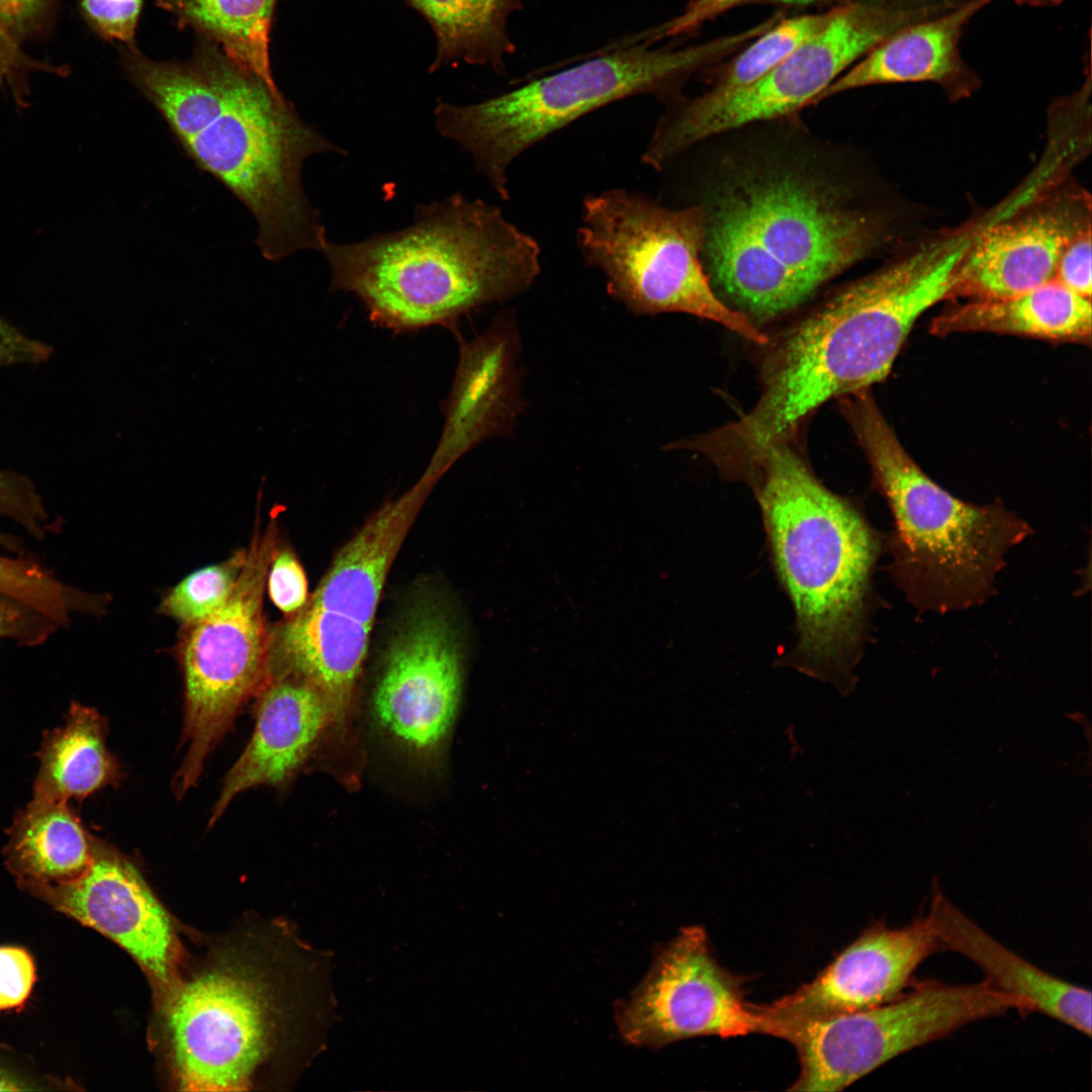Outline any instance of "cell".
<instances>
[{
    "label": "cell",
    "instance_id": "cell-27",
    "mask_svg": "<svg viewBox=\"0 0 1092 1092\" xmlns=\"http://www.w3.org/2000/svg\"><path fill=\"white\" fill-rule=\"evenodd\" d=\"M422 13L437 37L433 69L465 62L505 70V58L515 52L508 32L510 16L522 0H407Z\"/></svg>",
    "mask_w": 1092,
    "mask_h": 1092
},
{
    "label": "cell",
    "instance_id": "cell-19",
    "mask_svg": "<svg viewBox=\"0 0 1092 1092\" xmlns=\"http://www.w3.org/2000/svg\"><path fill=\"white\" fill-rule=\"evenodd\" d=\"M255 696L254 733L224 778L209 825L219 819L240 793L289 779L336 716L322 691L287 671L270 670Z\"/></svg>",
    "mask_w": 1092,
    "mask_h": 1092
},
{
    "label": "cell",
    "instance_id": "cell-17",
    "mask_svg": "<svg viewBox=\"0 0 1092 1092\" xmlns=\"http://www.w3.org/2000/svg\"><path fill=\"white\" fill-rule=\"evenodd\" d=\"M1086 195L1065 192L1010 218L980 226L954 274L948 299L1014 296L1055 280L1059 259L1090 228Z\"/></svg>",
    "mask_w": 1092,
    "mask_h": 1092
},
{
    "label": "cell",
    "instance_id": "cell-39",
    "mask_svg": "<svg viewBox=\"0 0 1092 1092\" xmlns=\"http://www.w3.org/2000/svg\"><path fill=\"white\" fill-rule=\"evenodd\" d=\"M35 1083L23 1078L15 1072L0 1067V1091H30L38 1090Z\"/></svg>",
    "mask_w": 1092,
    "mask_h": 1092
},
{
    "label": "cell",
    "instance_id": "cell-12",
    "mask_svg": "<svg viewBox=\"0 0 1092 1092\" xmlns=\"http://www.w3.org/2000/svg\"><path fill=\"white\" fill-rule=\"evenodd\" d=\"M281 995L263 968L235 956L174 985L165 1029L180 1088L248 1090L285 1027L287 1008Z\"/></svg>",
    "mask_w": 1092,
    "mask_h": 1092
},
{
    "label": "cell",
    "instance_id": "cell-13",
    "mask_svg": "<svg viewBox=\"0 0 1092 1092\" xmlns=\"http://www.w3.org/2000/svg\"><path fill=\"white\" fill-rule=\"evenodd\" d=\"M615 1017L626 1042L649 1048L741 1036L759 1032L760 1025L741 980L720 966L699 925L680 929L663 947L630 997L617 1004Z\"/></svg>",
    "mask_w": 1092,
    "mask_h": 1092
},
{
    "label": "cell",
    "instance_id": "cell-25",
    "mask_svg": "<svg viewBox=\"0 0 1092 1092\" xmlns=\"http://www.w3.org/2000/svg\"><path fill=\"white\" fill-rule=\"evenodd\" d=\"M106 720L93 708L73 702L65 724L46 731L36 753L39 769L33 797L82 801L115 784L119 765L106 747Z\"/></svg>",
    "mask_w": 1092,
    "mask_h": 1092
},
{
    "label": "cell",
    "instance_id": "cell-26",
    "mask_svg": "<svg viewBox=\"0 0 1092 1092\" xmlns=\"http://www.w3.org/2000/svg\"><path fill=\"white\" fill-rule=\"evenodd\" d=\"M277 0H157L179 28L192 29L240 67L277 87L270 34Z\"/></svg>",
    "mask_w": 1092,
    "mask_h": 1092
},
{
    "label": "cell",
    "instance_id": "cell-36",
    "mask_svg": "<svg viewBox=\"0 0 1092 1092\" xmlns=\"http://www.w3.org/2000/svg\"><path fill=\"white\" fill-rule=\"evenodd\" d=\"M1055 280L1071 291L1091 298V226L1065 248L1057 265Z\"/></svg>",
    "mask_w": 1092,
    "mask_h": 1092
},
{
    "label": "cell",
    "instance_id": "cell-14",
    "mask_svg": "<svg viewBox=\"0 0 1092 1092\" xmlns=\"http://www.w3.org/2000/svg\"><path fill=\"white\" fill-rule=\"evenodd\" d=\"M462 688L458 638L445 610L420 603L389 643L373 707L380 724L417 750L438 746L457 712Z\"/></svg>",
    "mask_w": 1092,
    "mask_h": 1092
},
{
    "label": "cell",
    "instance_id": "cell-34",
    "mask_svg": "<svg viewBox=\"0 0 1092 1092\" xmlns=\"http://www.w3.org/2000/svg\"><path fill=\"white\" fill-rule=\"evenodd\" d=\"M266 584L271 601L286 617L302 609L309 597L305 572L288 548H275Z\"/></svg>",
    "mask_w": 1092,
    "mask_h": 1092
},
{
    "label": "cell",
    "instance_id": "cell-23",
    "mask_svg": "<svg viewBox=\"0 0 1092 1092\" xmlns=\"http://www.w3.org/2000/svg\"><path fill=\"white\" fill-rule=\"evenodd\" d=\"M1091 315L1090 298L1053 280L1014 296L953 305L933 318L929 332L938 337L989 332L1089 345Z\"/></svg>",
    "mask_w": 1092,
    "mask_h": 1092
},
{
    "label": "cell",
    "instance_id": "cell-29",
    "mask_svg": "<svg viewBox=\"0 0 1092 1092\" xmlns=\"http://www.w3.org/2000/svg\"><path fill=\"white\" fill-rule=\"evenodd\" d=\"M246 559L247 549H240L220 563L192 572L164 597L160 612L185 627L207 618L232 595Z\"/></svg>",
    "mask_w": 1092,
    "mask_h": 1092
},
{
    "label": "cell",
    "instance_id": "cell-5",
    "mask_svg": "<svg viewBox=\"0 0 1092 1092\" xmlns=\"http://www.w3.org/2000/svg\"><path fill=\"white\" fill-rule=\"evenodd\" d=\"M743 479L760 506L775 568L795 611L798 642L784 662L846 696L854 687L879 536L790 443L765 450Z\"/></svg>",
    "mask_w": 1092,
    "mask_h": 1092
},
{
    "label": "cell",
    "instance_id": "cell-11",
    "mask_svg": "<svg viewBox=\"0 0 1092 1092\" xmlns=\"http://www.w3.org/2000/svg\"><path fill=\"white\" fill-rule=\"evenodd\" d=\"M1014 998L985 980L948 985L926 981L866 1010L806 1021H761L760 1032L790 1041L801 1072L791 1091H840L885 1063L957 1029L1009 1010Z\"/></svg>",
    "mask_w": 1092,
    "mask_h": 1092
},
{
    "label": "cell",
    "instance_id": "cell-7",
    "mask_svg": "<svg viewBox=\"0 0 1092 1092\" xmlns=\"http://www.w3.org/2000/svg\"><path fill=\"white\" fill-rule=\"evenodd\" d=\"M740 32L675 49L629 44L468 105L439 101L435 126L471 157L503 200L514 161L547 136L613 102L650 95L665 104L682 96L704 68L738 52Z\"/></svg>",
    "mask_w": 1092,
    "mask_h": 1092
},
{
    "label": "cell",
    "instance_id": "cell-8",
    "mask_svg": "<svg viewBox=\"0 0 1092 1092\" xmlns=\"http://www.w3.org/2000/svg\"><path fill=\"white\" fill-rule=\"evenodd\" d=\"M705 236L700 203L671 208L642 191L610 188L584 196L576 246L584 263L605 277L610 297L631 313H688L768 344L712 288L703 263Z\"/></svg>",
    "mask_w": 1092,
    "mask_h": 1092
},
{
    "label": "cell",
    "instance_id": "cell-41",
    "mask_svg": "<svg viewBox=\"0 0 1092 1092\" xmlns=\"http://www.w3.org/2000/svg\"><path fill=\"white\" fill-rule=\"evenodd\" d=\"M1018 6L1027 7H1055L1061 5L1065 0H1013Z\"/></svg>",
    "mask_w": 1092,
    "mask_h": 1092
},
{
    "label": "cell",
    "instance_id": "cell-2",
    "mask_svg": "<svg viewBox=\"0 0 1092 1092\" xmlns=\"http://www.w3.org/2000/svg\"><path fill=\"white\" fill-rule=\"evenodd\" d=\"M846 186L809 164L769 156L718 175L700 203L703 260L753 324L798 307L882 243L883 220L852 205Z\"/></svg>",
    "mask_w": 1092,
    "mask_h": 1092
},
{
    "label": "cell",
    "instance_id": "cell-21",
    "mask_svg": "<svg viewBox=\"0 0 1092 1092\" xmlns=\"http://www.w3.org/2000/svg\"><path fill=\"white\" fill-rule=\"evenodd\" d=\"M942 949L953 950L985 974L993 988L1090 1036L1091 992L1054 977L999 943L934 889L926 915Z\"/></svg>",
    "mask_w": 1092,
    "mask_h": 1092
},
{
    "label": "cell",
    "instance_id": "cell-22",
    "mask_svg": "<svg viewBox=\"0 0 1092 1092\" xmlns=\"http://www.w3.org/2000/svg\"><path fill=\"white\" fill-rule=\"evenodd\" d=\"M403 541L395 522L369 518L337 553L301 615L332 635L368 648L381 594Z\"/></svg>",
    "mask_w": 1092,
    "mask_h": 1092
},
{
    "label": "cell",
    "instance_id": "cell-31",
    "mask_svg": "<svg viewBox=\"0 0 1092 1092\" xmlns=\"http://www.w3.org/2000/svg\"><path fill=\"white\" fill-rule=\"evenodd\" d=\"M0 515L13 520L36 539H42L50 528V518L32 483L12 472L0 471ZM0 545L17 549L16 542L2 533Z\"/></svg>",
    "mask_w": 1092,
    "mask_h": 1092
},
{
    "label": "cell",
    "instance_id": "cell-15",
    "mask_svg": "<svg viewBox=\"0 0 1092 1092\" xmlns=\"http://www.w3.org/2000/svg\"><path fill=\"white\" fill-rule=\"evenodd\" d=\"M123 947L157 985H175L178 943L167 913L139 872L93 837L92 859L74 880L26 889Z\"/></svg>",
    "mask_w": 1092,
    "mask_h": 1092
},
{
    "label": "cell",
    "instance_id": "cell-20",
    "mask_svg": "<svg viewBox=\"0 0 1092 1092\" xmlns=\"http://www.w3.org/2000/svg\"><path fill=\"white\" fill-rule=\"evenodd\" d=\"M992 1H961L900 28L833 81L811 105L848 90L894 83H934L953 98L969 96L980 79L964 60L960 42L968 23Z\"/></svg>",
    "mask_w": 1092,
    "mask_h": 1092
},
{
    "label": "cell",
    "instance_id": "cell-9",
    "mask_svg": "<svg viewBox=\"0 0 1092 1092\" xmlns=\"http://www.w3.org/2000/svg\"><path fill=\"white\" fill-rule=\"evenodd\" d=\"M934 14L936 10L928 6L842 3L821 30L752 83L728 91L708 90L693 98L681 96L665 104L641 162L661 170L708 138L811 105L884 39Z\"/></svg>",
    "mask_w": 1092,
    "mask_h": 1092
},
{
    "label": "cell",
    "instance_id": "cell-38",
    "mask_svg": "<svg viewBox=\"0 0 1092 1092\" xmlns=\"http://www.w3.org/2000/svg\"><path fill=\"white\" fill-rule=\"evenodd\" d=\"M51 348L0 318V364L34 363L47 359Z\"/></svg>",
    "mask_w": 1092,
    "mask_h": 1092
},
{
    "label": "cell",
    "instance_id": "cell-6",
    "mask_svg": "<svg viewBox=\"0 0 1092 1092\" xmlns=\"http://www.w3.org/2000/svg\"><path fill=\"white\" fill-rule=\"evenodd\" d=\"M840 406L890 508L891 573L907 602L936 614L984 604L1030 526L1001 503H967L935 483L903 448L870 389L841 397Z\"/></svg>",
    "mask_w": 1092,
    "mask_h": 1092
},
{
    "label": "cell",
    "instance_id": "cell-33",
    "mask_svg": "<svg viewBox=\"0 0 1092 1092\" xmlns=\"http://www.w3.org/2000/svg\"><path fill=\"white\" fill-rule=\"evenodd\" d=\"M60 625L42 611L0 592V639H10L22 647L46 642Z\"/></svg>",
    "mask_w": 1092,
    "mask_h": 1092
},
{
    "label": "cell",
    "instance_id": "cell-4",
    "mask_svg": "<svg viewBox=\"0 0 1092 1092\" xmlns=\"http://www.w3.org/2000/svg\"><path fill=\"white\" fill-rule=\"evenodd\" d=\"M332 291L354 294L370 321L395 333L454 327L465 314L530 290L538 241L502 209L462 193L420 204L404 229L322 250Z\"/></svg>",
    "mask_w": 1092,
    "mask_h": 1092
},
{
    "label": "cell",
    "instance_id": "cell-32",
    "mask_svg": "<svg viewBox=\"0 0 1092 1092\" xmlns=\"http://www.w3.org/2000/svg\"><path fill=\"white\" fill-rule=\"evenodd\" d=\"M144 0H81L84 17L103 39L134 47Z\"/></svg>",
    "mask_w": 1092,
    "mask_h": 1092
},
{
    "label": "cell",
    "instance_id": "cell-28",
    "mask_svg": "<svg viewBox=\"0 0 1092 1092\" xmlns=\"http://www.w3.org/2000/svg\"><path fill=\"white\" fill-rule=\"evenodd\" d=\"M836 7L824 13L781 18L755 37L718 74L711 91L743 87L779 65L832 18Z\"/></svg>",
    "mask_w": 1092,
    "mask_h": 1092
},
{
    "label": "cell",
    "instance_id": "cell-16",
    "mask_svg": "<svg viewBox=\"0 0 1092 1092\" xmlns=\"http://www.w3.org/2000/svg\"><path fill=\"white\" fill-rule=\"evenodd\" d=\"M941 949L926 915L900 928L877 923L811 982L753 1008L762 1021L815 1020L874 1008L902 995L918 967Z\"/></svg>",
    "mask_w": 1092,
    "mask_h": 1092
},
{
    "label": "cell",
    "instance_id": "cell-42",
    "mask_svg": "<svg viewBox=\"0 0 1092 1092\" xmlns=\"http://www.w3.org/2000/svg\"><path fill=\"white\" fill-rule=\"evenodd\" d=\"M819 0H748L747 3L766 2V3H776V4H783V5L804 6V5H809V4L816 3Z\"/></svg>",
    "mask_w": 1092,
    "mask_h": 1092
},
{
    "label": "cell",
    "instance_id": "cell-10",
    "mask_svg": "<svg viewBox=\"0 0 1092 1092\" xmlns=\"http://www.w3.org/2000/svg\"><path fill=\"white\" fill-rule=\"evenodd\" d=\"M277 526L255 527L247 559L225 603L186 626L179 650L185 682L186 755L173 779L182 797L200 778L204 761L269 673L271 629L263 610Z\"/></svg>",
    "mask_w": 1092,
    "mask_h": 1092
},
{
    "label": "cell",
    "instance_id": "cell-37",
    "mask_svg": "<svg viewBox=\"0 0 1092 1092\" xmlns=\"http://www.w3.org/2000/svg\"><path fill=\"white\" fill-rule=\"evenodd\" d=\"M748 0H690L679 15L654 28L647 38L651 43L664 37H674L697 30L707 21Z\"/></svg>",
    "mask_w": 1092,
    "mask_h": 1092
},
{
    "label": "cell",
    "instance_id": "cell-35",
    "mask_svg": "<svg viewBox=\"0 0 1092 1092\" xmlns=\"http://www.w3.org/2000/svg\"><path fill=\"white\" fill-rule=\"evenodd\" d=\"M34 981V963L25 949L0 947V1011L22 1006Z\"/></svg>",
    "mask_w": 1092,
    "mask_h": 1092
},
{
    "label": "cell",
    "instance_id": "cell-40",
    "mask_svg": "<svg viewBox=\"0 0 1092 1092\" xmlns=\"http://www.w3.org/2000/svg\"><path fill=\"white\" fill-rule=\"evenodd\" d=\"M873 4L880 5H899V6H936V5H953L959 0H857Z\"/></svg>",
    "mask_w": 1092,
    "mask_h": 1092
},
{
    "label": "cell",
    "instance_id": "cell-1",
    "mask_svg": "<svg viewBox=\"0 0 1092 1092\" xmlns=\"http://www.w3.org/2000/svg\"><path fill=\"white\" fill-rule=\"evenodd\" d=\"M121 49L129 81L180 147L252 212L262 256L277 262L299 251L322 252L329 241L304 194L302 166L314 154L347 152L304 122L278 87L206 39L185 62L153 60L136 46Z\"/></svg>",
    "mask_w": 1092,
    "mask_h": 1092
},
{
    "label": "cell",
    "instance_id": "cell-24",
    "mask_svg": "<svg viewBox=\"0 0 1092 1092\" xmlns=\"http://www.w3.org/2000/svg\"><path fill=\"white\" fill-rule=\"evenodd\" d=\"M8 870L25 890L76 879L92 859V839L68 802L33 797L8 829Z\"/></svg>",
    "mask_w": 1092,
    "mask_h": 1092
},
{
    "label": "cell",
    "instance_id": "cell-3",
    "mask_svg": "<svg viewBox=\"0 0 1092 1092\" xmlns=\"http://www.w3.org/2000/svg\"><path fill=\"white\" fill-rule=\"evenodd\" d=\"M967 248L957 231L932 240L845 286L788 328L762 363L755 405L722 427L728 449L755 458L791 442L829 399L886 378L916 321L948 299Z\"/></svg>",
    "mask_w": 1092,
    "mask_h": 1092
},
{
    "label": "cell",
    "instance_id": "cell-18",
    "mask_svg": "<svg viewBox=\"0 0 1092 1092\" xmlns=\"http://www.w3.org/2000/svg\"><path fill=\"white\" fill-rule=\"evenodd\" d=\"M521 353V332L512 310L500 312L484 332L462 341L443 404L444 425L425 474L440 480L482 442L514 430L525 405Z\"/></svg>",
    "mask_w": 1092,
    "mask_h": 1092
},
{
    "label": "cell",
    "instance_id": "cell-30",
    "mask_svg": "<svg viewBox=\"0 0 1092 1092\" xmlns=\"http://www.w3.org/2000/svg\"><path fill=\"white\" fill-rule=\"evenodd\" d=\"M39 5L41 0H0V86L7 87L17 102L27 93V74L51 70L48 64L29 58L20 46L21 29Z\"/></svg>",
    "mask_w": 1092,
    "mask_h": 1092
}]
</instances>
